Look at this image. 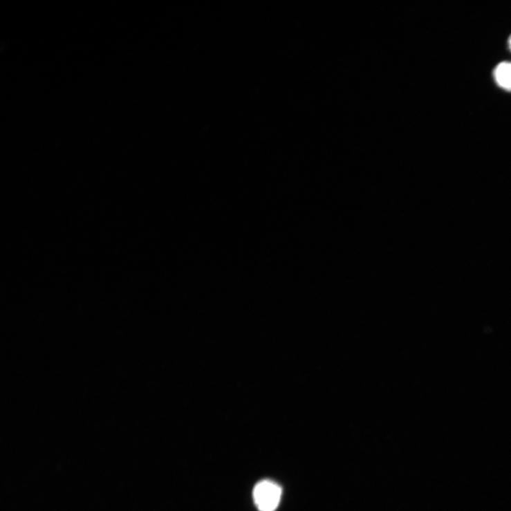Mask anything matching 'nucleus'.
Listing matches in <instances>:
<instances>
[{"instance_id":"obj_2","label":"nucleus","mask_w":511,"mask_h":511,"mask_svg":"<svg viewBox=\"0 0 511 511\" xmlns=\"http://www.w3.org/2000/svg\"><path fill=\"white\" fill-rule=\"evenodd\" d=\"M495 82L502 89L511 92V63L502 62L494 72Z\"/></svg>"},{"instance_id":"obj_1","label":"nucleus","mask_w":511,"mask_h":511,"mask_svg":"<svg viewBox=\"0 0 511 511\" xmlns=\"http://www.w3.org/2000/svg\"><path fill=\"white\" fill-rule=\"evenodd\" d=\"M281 488L272 481L258 483L254 490V502L260 511H275L280 502Z\"/></svg>"},{"instance_id":"obj_3","label":"nucleus","mask_w":511,"mask_h":511,"mask_svg":"<svg viewBox=\"0 0 511 511\" xmlns=\"http://www.w3.org/2000/svg\"><path fill=\"white\" fill-rule=\"evenodd\" d=\"M508 47H509V48H510V50L511 51V35H510V37L508 39Z\"/></svg>"}]
</instances>
